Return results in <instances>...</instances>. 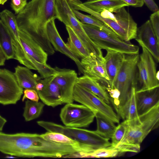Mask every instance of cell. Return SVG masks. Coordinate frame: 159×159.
<instances>
[{
    "instance_id": "9a60e30c",
    "label": "cell",
    "mask_w": 159,
    "mask_h": 159,
    "mask_svg": "<svg viewBox=\"0 0 159 159\" xmlns=\"http://www.w3.org/2000/svg\"><path fill=\"white\" fill-rule=\"evenodd\" d=\"M135 39L141 47L145 48L157 62H159V42L148 20L138 28Z\"/></svg>"
},
{
    "instance_id": "ac0fdd59",
    "label": "cell",
    "mask_w": 159,
    "mask_h": 159,
    "mask_svg": "<svg viewBox=\"0 0 159 159\" xmlns=\"http://www.w3.org/2000/svg\"><path fill=\"white\" fill-rule=\"evenodd\" d=\"M20 37L27 58L30 57L39 62L46 64L48 54L40 45L30 36L20 30Z\"/></svg>"
},
{
    "instance_id": "8d00e7d4",
    "label": "cell",
    "mask_w": 159,
    "mask_h": 159,
    "mask_svg": "<svg viewBox=\"0 0 159 159\" xmlns=\"http://www.w3.org/2000/svg\"><path fill=\"white\" fill-rule=\"evenodd\" d=\"M27 0H11V7L17 15L25 7L27 4Z\"/></svg>"
},
{
    "instance_id": "60d3db41",
    "label": "cell",
    "mask_w": 159,
    "mask_h": 159,
    "mask_svg": "<svg viewBox=\"0 0 159 159\" xmlns=\"http://www.w3.org/2000/svg\"><path fill=\"white\" fill-rule=\"evenodd\" d=\"M6 59V56L0 47V66L4 65Z\"/></svg>"
},
{
    "instance_id": "74e56055",
    "label": "cell",
    "mask_w": 159,
    "mask_h": 159,
    "mask_svg": "<svg viewBox=\"0 0 159 159\" xmlns=\"http://www.w3.org/2000/svg\"><path fill=\"white\" fill-rule=\"evenodd\" d=\"M23 96L22 101L24 102L26 99H29L32 101L39 102V98L37 91L34 89H25L23 91Z\"/></svg>"
},
{
    "instance_id": "2e32d148",
    "label": "cell",
    "mask_w": 159,
    "mask_h": 159,
    "mask_svg": "<svg viewBox=\"0 0 159 159\" xmlns=\"http://www.w3.org/2000/svg\"><path fill=\"white\" fill-rule=\"evenodd\" d=\"M46 28L49 40L54 49L73 60L77 66L80 74H84L83 69L80 61L69 49L62 40L56 26L55 19H52L48 21Z\"/></svg>"
},
{
    "instance_id": "52a82bcc",
    "label": "cell",
    "mask_w": 159,
    "mask_h": 159,
    "mask_svg": "<svg viewBox=\"0 0 159 159\" xmlns=\"http://www.w3.org/2000/svg\"><path fill=\"white\" fill-rule=\"evenodd\" d=\"M139 56V53L125 54L124 61L114 82L113 88L118 89L120 93V105L117 110L124 104L132 88H135Z\"/></svg>"
},
{
    "instance_id": "cb8c5ba5",
    "label": "cell",
    "mask_w": 159,
    "mask_h": 159,
    "mask_svg": "<svg viewBox=\"0 0 159 159\" xmlns=\"http://www.w3.org/2000/svg\"><path fill=\"white\" fill-rule=\"evenodd\" d=\"M76 83L90 91L107 104L110 103V98L108 92L104 87L96 80L84 74L78 77Z\"/></svg>"
},
{
    "instance_id": "836d02e7",
    "label": "cell",
    "mask_w": 159,
    "mask_h": 159,
    "mask_svg": "<svg viewBox=\"0 0 159 159\" xmlns=\"http://www.w3.org/2000/svg\"><path fill=\"white\" fill-rule=\"evenodd\" d=\"M125 130V126L123 122L116 126L111 138V147L114 148L119 143L123 137Z\"/></svg>"
},
{
    "instance_id": "f35d334b",
    "label": "cell",
    "mask_w": 159,
    "mask_h": 159,
    "mask_svg": "<svg viewBox=\"0 0 159 159\" xmlns=\"http://www.w3.org/2000/svg\"><path fill=\"white\" fill-rule=\"evenodd\" d=\"M126 3L129 6L135 7H141L144 3L143 0H121Z\"/></svg>"
},
{
    "instance_id": "603a6c76",
    "label": "cell",
    "mask_w": 159,
    "mask_h": 159,
    "mask_svg": "<svg viewBox=\"0 0 159 159\" xmlns=\"http://www.w3.org/2000/svg\"><path fill=\"white\" fill-rule=\"evenodd\" d=\"M83 4L88 8L99 13L105 10L115 13L122 7L129 6L121 0H89Z\"/></svg>"
},
{
    "instance_id": "83f0119b",
    "label": "cell",
    "mask_w": 159,
    "mask_h": 159,
    "mask_svg": "<svg viewBox=\"0 0 159 159\" xmlns=\"http://www.w3.org/2000/svg\"><path fill=\"white\" fill-rule=\"evenodd\" d=\"M72 9L75 16L77 18L81 20L80 22L81 23L92 25L98 27L110 34L114 36L119 38L117 34L112 29L98 18L91 15H85L80 12L78 10L72 8Z\"/></svg>"
},
{
    "instance_id": "3957f363",
    "label": "cell",
    "mask_w": 159,
    "mask_h": 159,
    "mask_svg": "<svg viewBox=\"0 0 159 159\" xmlns=\"http://www.w3.org/2000/svg\"><path fill=\"white\" fill-rule=\"evenodd\" d=\"M123 122L125 127L124 135L114 148L118 150L119 156L127 152H139L144 139L159 127V102L138 117Z\"/></svg>"
},
{
    "instance_id": "b9f144b4",
    "label": "cell",
    "mask_w": 159,
    "mask_h": 159,
    "mask_svg": "<svg viewBox=\"0 0 159 159\" xmlns=\"http://www.w3.org/2000/svg\"><path fill=\"white\" fill-rule=\"evenodd\" d=\"M7 122V120L0 115V131L2 130L3 127Z\"/></svg>"
},
{
    "instance_id": "f1b7e54d",
    "label": "cell",
    "mask_w": 159,
    "mask_h": 159,
    "mask_svg": "<svg viewBox=\"0 0 159 159\" xmlns=\"http://www.w3.org/2000/svg\"><path fill=\"white\" fill-rule=\"evenodd\" d=\"M44 104L27 99L25 101L23 116L26 121H29L38 117L42 113Z\"/></svg>"
},
{
    "instance_id": "ba28073f",
    "label": "cell",
    "mask_w": 159,
    "mask_h": 159,
    "mask_svg": "<svg viewBox=\"0 0 159 159\" xmlns=\"http://www.w3.org/2000/svg\"><path fill=\"white\" fill-rule=\"evenodd\" d=\"M73 99L106 119L119 123V116L112 108L102 99L87 89L75 84L73 93Z\"/></svg>"
},
{
    "instance_id": "ab89813d",
    "label": "cell",
    "mask_w": 159,
    "mask_h": 159,
    "mask_svg": "<svg viewBox=\"0 0 159 159\" xmlns=\"http://www.w3.org/2000/svg\"><path fill=\"white\" fill-rule=\"evenodd\" d=\"M143 0L144 2L151 11L155 12L159 10L158 6L154 0Z\"/></svg>"
},
{
    "instance_id": "484cf974",
    "label": "cell",
    "mask_w": 159,
    "mask_h": 159,
    "mask_svg": "<svg viewBox=\"0 0 159 159\" xmlns=\"http://www.w3.org/2000/svg\"><path fill=\"white\" fill-rule=\"evenodd\" d=\"M69 35L66 46L73 54L81 59L92 57L72 29L66 26Z\"/></svg>"
},
{
    "instance_id": "ee69618b",
    "label": "cell",
    "mask_w": 159,
    "mask_h": 159,
    "mask_svg": "<svg viewBox=\"0 0 159 159\" xmlns=\"http://www.w3.org/2000/svg\"><path fill=\"white\" fill-rule=\"evenodd\" d=\"M14 157V156H12V155H9L6 156V157H5V158H16V157Z\"/></svg>"
},
{
    "instance_id": "7bdbcfd3",
    "label": "cell",
    "mask_w": 159,
    "mask_h": 159,
    "mask_svg": "<svg viewBox=\"0 0 159 159\" xmlns=\"http://www.w3.org/2000/svg\"><path fill=\"white\" fill-rule=\"evenodd\" d=\"M8 0H0V4L3 5Z\"/></svg>"
},
{
    "instance_id": "5b68a950",
    "label": "cell",
    "mask_w": 159,
    "mask_h": 159,
    "mask_svg": "<svg viewBox=\"0 0 159 159\" xmlns=\"http://www.w3.org/2000/svg\"><path fill=\"white\" fill-rule=\"evenodd\" d=\"M82 25L90 39L101 49L127 54L139 53V47L129 41L114 36L94 25L82 23Z\"/></svg>"
},
{
    "instance_id": "e0dca14e",
    "label": "cell",
    "mask_w": 159,
    "mask_h": 159,
    "mask_svg": "<svg viewBox=\"0 0 159 159\" xmlns=\"http://www.w3.org/2000/svg\"><path fill=\"white\" fill-rule=\"evenodd\" d=\"M71 7L74 9L87 12L98 18L112 29L119 37L125 41H129L127 34L125 30L117 23L109 18L103 17L97 13L85 6L80 0H67Z\"/></svg>"
},
{
    "instance_id": "f546056e",
    "label": "cell",
    "mask_w": 159,
    "mask_h": 159,
    "mask_svg": "<svg viewBox=\"0 0 159 159\" xmlns=\"http://www.w3.org/2000/svg\"><path fill=\"white\" fill-rule=\"evenodd\" d=\"M95 117L97 124V128L95 132L101 136L110 139L116 127L115 123L98 114H96Z\"/></svg>"
},
{
    "instance_id": "1f68e13d",
    "label": "cell",
    "mask_w": 159,
    "mask_h": 159,
    "mask_svg": "<svg viewBox=\"0 0 159 159\" xmlns=\"http://www.w3.org/2000/svg\"><path fill=\"white\" fill-rule=\"evenodd\" d=\"M27 58L36 68L41 79L53 76L56 74L57 71L55 68H52L47 64L39 62L31 57H27Z\"/></svg>"
},
{
    "instance_id": "4fadbf2b",
    "label": "cell",
    "mask_w": 159,
    "mask_h": 159,
    "mask_svg": "<svg viewBox=\"0 0 159 159\" xmlns=\"http://www.w3.org/2000/svg\"><path fill=\"white\" fill-rule=\"evenodd\" d=\"M35 90L44 104L54 107L64 103L59 88L53 80V76L39 80Z\"/></svg>"
},
{
    "instance_id": "7a4b0ae2",
    "label": "cell",
    "mask_w": 159,
    "mask_h": 159,
    "mask_svg": "<svg viewBox=\"0 0 159 159\" xmlns=\"http://www.w3.org/2000/svg\"><path fill=\"white\" fill-rule=\"evenodd\" d=\"M58 143L44 139L36 133L7 134L0 131V152L15 157L56 158Z\"/></svg>"
},
{
    "instance_id": "7402d4cb",
    "label": "cell",
    "mask_w": 159,
    "mask_h": 159,
    "mask_svg": "<svg viewBox=\"0 0 159 159\" xmlns=\"http://www.w3.org/2000/svg\"><path fill=\"white\" fill-rule=\"evenodd\" d=\"M14 73L17 82L20 86L25 89L35 90L38 82L41 79L40 76L34 74L26 67L19 65L15 68Z\"/></svg>"
},
{
    "instance_id": "bcb514c9",
    "label": "cell",
    "mask_w": 159,
    "mask_h": 159,
    "mask_svg": "<svg viewBox=\"0 0 159 159\" xmlns=\"http://www.w3.org/2000/svg\"></svg>"
},
{
    "instance_id": "f6af8a7d",
    "label": "cell",
    "mask_w": 159,
    "mask_h": 159,
    "mask_svg": "<svg viewBox=\"0 0 159 159\" xmlns=\"http://www.w3.org/2000/svg\"><path fill=\"white\" fill-rule=\"evenodd\" d=\"M159 71H157V74H156V77H157V80H159Z\"/></svg>"
},
{
    "instance_id": "d590c367",
    "label": "cell",
    "mask_w": 159,
    "mask_h": 159,
    "mask_svg": "<svg viewBox=\"0 0 159 159\" xmlns=\"http://www.w3.org/2000/svg\"><path fill=\"white\" fill-rule=\"evenodd\" d=\"M106 90L108 93L110 100L111 101L116 111L120 105V92L116 88H107Z\"/></svg>"
},
{
    "instance_id": "5bb4252c",
    "label": "cell",
    "mask_w": 159,
    "mask_h": 159,
    "mask_svg": "<svg viewBox=\"0 0 159 159\" xmlns=\"http://www.w3.org/2000/svg\"><path fill=\"white\" fill-rule=\"evenodd\" d=\"M55 68L57 72L53 76V80L59 88L63 103H73V93L78 77L77 73L73 70L57 67Z\"/></svg>"
},
{
    "instance_id": "d4e9b609",
    "label": "cell",
    "mask_w": 159,
    "mask_h": 159,
    "mask_svg": "<svg viewBox=\"0 0 159 159\" xmlns=\"http://www.w3.org/2000/svg\"><path fill=\"white\" fill-rule=\"evenodd\" d=\"M136 89L132 88L124 104L116 111L118 115L124 120H129L138 117L136 98Z\"/></svg>"
},
{
    "instance_id": "7c38bea8",
    "label": "cell",
    "mask_w": 159,
    "mask_h": 159,
    "mask_svg": "<svg viewBox=\"0 0 159 159\" xmlns=\"http://www.w3.org/2000/svg\"><path fill=\"white\" fill-rule=\"evenodd\" d=\"M80 62L83 69V74L86 75L97 80L106 89L107 88L111 89L103 56H90L81 59Z\"/></svg>"
},
{
    "instance_id": "6da1fadb",
    "label": "cell",
    "mask_w": 159,
    "mask_h": 159,
    "mask_svg": "<svg viewBox=\"0 0 159 159\" xmlns=\"http://www.w3.org/2000/svg\"><path fill=\"white\" fill-rule=\"evenodd\" d=\"M55 0H31L16 16L19 29L36 41L48 55L54 54L47 24L57 18Z\"/></svg>"
},
{
    "instance_id": "d6986e66",
    "label": "cell",
    "mask_w": 159,
    "mask_h": 159,
    "mask_svg": "<svg viewBox=\"0 0 159 159\" xmlns=\"http://www.w3.org/2000/svg\"><path fill=\"white\" fill-rule=\"evenodd\" d=\"M104 57L106 70L110 80L111 89L124 61L125 54L112 51H107Z\"/></svg>"
},
{
    "instance_id": "e575fe53",
    "label": "cell",
    "mask_w": 159,
    "mask_h": 159,
    "mask_svg": "<svg viewBox=\"0 0 159 159\" xmlns=\"http://www.w3.org/2000/svg\"><path fill=\"white\" fill-rule=\"evenodd\" d=\"M149 20L157 39L159 42V10L151 15Z\"/></svg>"
},
{
    "instance_id": "8fae6325",
    "label": "cell",
    "mask_w": 159,
    "mask_h": 159,
    "mask_svg": "<svg viewBox=\"0 0 159 159\" xmlns=\"http://www.w3.org/2000/svg\"><path fill=\"white\" fill-rule=\"evenodd\" d=\"M23 88L18 84L14 73L0 69V103L15 104L23 94Z\"/></svg>"
},
{
    "instance_id": "30bf717a",
    "label": "cell",
    "mask_w": 159,
    "mask_h": 159,
    "mask_svg": "<svg viewBox=\"0 0 159 159\" xmlns=\"http://www.w3.org/2000/svg\"><path fill=\"white\" fill-rule=\"evenodd\" d=\"M61 120L66 126L76 128L88 127L93 121L94 113L83 105L66 103L60 113Z\"/></svg>"
},
{
    "instance_id": "4316f807",
    "label": "cell",
    "mask_w": 159,
    "mask_h": 159,
    "mask_svg": "<svg viewBox=\"0 0 159 159\" xmlns=\"http://www.w3.org/2000/svg\"><path fill=\"white\" fill-rule=\"evenodd\" d=\"M0 47L7 60L15 59L11 37L7 28L0 19Z\"/></svg>"
},
{
    "instance_id": "ffe728a7",
    "label": "cell",
    "mask_w": 159,
    "mask_h": 159,
    "mask_svg": "<svg viewBox=\"0 0 159 159\" xmlns=\"http://www.w3.org/2000/svg\"><path fill=\"white\" fill-rule=\"evenodd\" d=\"M136 98L138 112L140 115L159 102V87L146 91L136 90Z\"/></svg>"
},
{
    "instance_id": "9c48e42d",
    "label": "cell",
    "mask_w": 159,
    "mask_h": 159,
    "mask_svg": "<svg viewBox=\"0 0 159 159\" xmlns=\"http://www.w3.org/2000/svg\"><path fill=\"white\" fill-rule=\"evenodd\" d=\"M139 54L137 64L136 91L149 90L159 87V80L156 77L157 70L154 59L144 47Z\"/></svg>"
},
{
    "instance_id": "277c9868",
    "label": "cell",
    "mask_w": 159,
    "mask_h": 159,
    "mask_svg": "<svg viewBox=\"0 0 159 159\" xmlns=\"http://www.w3.org/2000/svg\"><path fill=\"white\" fill-rule=\"evenodd\" d=\"M37 123L48 132L61 133L80 143L89 146L95 150L111 146L109 139L101 136L95 131L68 127L43 120L38 121Z\"/></svg>"
},
{
    "instance_id": "d6a6232c",
    "label": "cell",
    "mask_w": 159,
    "mask_h": 159,
    "mask_svg": "<svg viewBox=\"0 0 159 159\" xmlns=\"http://www.w3.org/2000/svg\"><path fill=\"white\" fill-rule=\"evenodd\" d=\"M90 157L109 158L119 156L118 150L114 148L111 147L102 148L96 150L89 154Z\"/></svg>"
},
{
    "instance_id": "8992f818",
    "label": "cell",
    "mask_w": 159,
    "mask_h": 159,
    "mask_svg": "<svg viewBox=\"0 0 159 159\" xmlns=\"http://www.w3.org/2000/svg\"><path fill=\"white\" fill-rule=\"evenodd\" d=\"M55 4L57 19L72 29L91 55L98 53L99 48L88 36L67 0H55Z\"/></svg>"
},
{
    "instance_id": "44dd1931",
    "label": "cell",
    "mask_w": 159,
    "mask_h": 159,
    "mask_svg": "<svg viewBox=\"0 0 159 159\" xmlns=\"http://www.w3.org/2000/svg\"><path fill=\"white\" fill-rule=\"evenodd\" d=\"M116 22L126 33L129 40L135 39L137 36V25L125 7L114 13Z\"/></svg>"
},
{
    "instance_id": "4dcf8cb0",
    "label": "cell",
    "mask_w": 159,
    "mask_h": 159,
    "mask_svg": "<svg viewBox=\"0 0 159 159\" xmlns=\"http://www.w3.org/2000/svg\"><path fill=\"white\" fill-rule=\"evenodd\" d=\"M41 135L45 139L52 142L76 147L83 146L90 147L80 143L64 134L59 133L48 131L44 134H41Z\"/></svg>"
}]
</instances>
